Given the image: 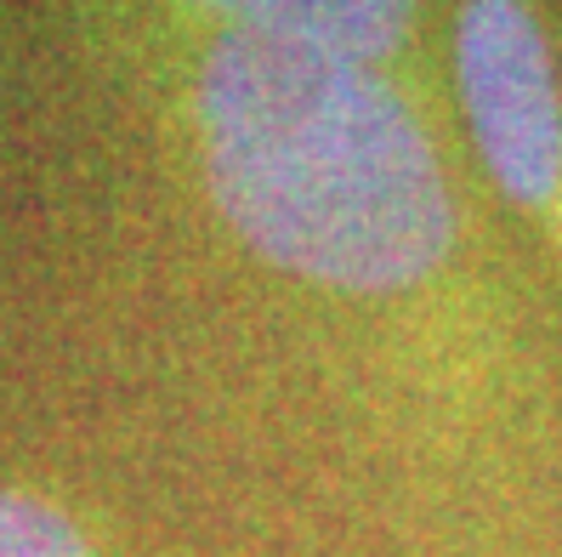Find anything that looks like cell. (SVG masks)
Masks as SVG:
<instances>
[{"label": "cell", "instance_id": "3", "mask_svg": "<svg viewBox=\"0 0 562 557\" xmlns=\"http://www.w3.org/2000/svg\"><path fill=\"white\" fill-rule=\"evenodd\" d=\"M193 7L222 18V35L318 46L358 63L392 57L415 18V0H193Z\"/></svg>", "mask_w": 562, "mask_h": 557}, {"label": "cell", "instance_id": "2", "mask_svg": "<svg viewBox=\"0 0 562 557\" xmlns=\"http://www.w3.org/2000/svg\"><path fill=\"white\" fill-rule=\"evenodd\" d=\"M454 75L488 177L562 239V80L528 0H467Z\"/></svg>", "mask_w": 562, "mask_h": 557}, {"label": "cell", "instance_id": "1", "mask_svg": "<svg viewBox=\"0 0 562 557\" xmlns=\"http://www.w3.org/2000/svg\"><path fill=\"white\" fill-rule=\"evenodd\" d=\"M222 216L273 268L329 290H404L443 261L454 205L426 125L375 63L222 35L193 80Z\"/></svg>", "mask_w": 562, "mask_h": 557}, {"label": "cell", "instance_id": "4", "mask_svg": "<svg viewBox=\"0 0 562 557\" xmlns=\"http://www.w3.org/2000/svg\"><path fill=\"white\" fill-rule=\"evenodd\" d=\"M0 557H91V541L63 506L0 483Z\"/></svg>", "mask_w": 562, "mask_h": 557}]
</instances>
